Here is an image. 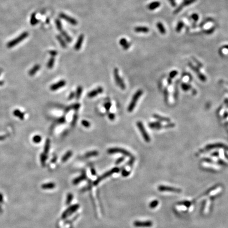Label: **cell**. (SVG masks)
I'll return each instance as SVG.
<instances>
[{
	"label": "cell",
	"mask_w": 228,
	"mask_h": 228,
	"mask_svg": "<svg viewBox=\"0 0 228 228\" xmlns=\"http://www.w3.org/2000/svg\"><path fill=\"white\" fill-rule=\"evenodd\" d=\"M142 93H143V91H142V90L141 89L138 90L136 92H135V94L132 97L131 102H130L129 105H128L127 108V110L128 112H131L133 111L134 109L135 108V107H136L137 101H138V99L141 97V96L142 95Z\"/></svg>",
	"instance_id": "cell-1"
},
{
	"label": "cell",
	"mask_w": 228,
	"mask_h": 228,
	"mask_svg": "<svg viewBox=\"0 0 228 228\" xmlns=\"http://www.w3.org/2000/svg\"><path fill=\"white\" fill-rule=\"evenodd\" d=\"M73 152L72 151H67L66 153H65V154L63 156H62V159H61V161L62 162H67L70 158H71V156L73 155Z\"/></svg>",
	"instance_id": "cell-21"
},
{
	"label": "cell",
	"mask_w": 228,
	"mask_h": 228,
	"mask_svg": "<svg viewBox=\"0 0 228 228\" xmlns=\"http://www.w3.org/2000/svg\"><path fill=\"white\" fill-rule=\"evenodd\" d=\"M122 175H123V176H124V177H126V176H128V175H129L130 174V172H128V171H127V170H125V169H123V170H122Z\"/></svg>",
	"instance_id": "cell-46"
},
{
	"label": "cell",
	"mask_w": 228,
	"mask_h": 228,
	"mask_svg": "<svg viewBox=\"0 0 228 228\" xmlns=\"http://www.w3.org/2000/svg\"><path fill=\"white\" fill-rule=\"evenodd\" d=\"M160 6L161 3L159 1H154L147 5V9L151 11H153L159 8Z\"/></svg>",
	"instance_id": "cell-16"
},
{
	"label": "cell",
	"mask_w": 228,
	"mask_h": 228,
	"mask_svg": "<svg viewBox=\"0 0 228 228\" xmlns=\"http://www.w3.org/2000/svg\"><path fill=\"white\" fill-rule=\"evenodd\" d=\"M168 1L169 2L170 5H172L173 7H175V6H176V4L175 0H168Z\"/></svg>",
	"instance_id": "cell-51"
},
{
	"label": "cell",
	"mask_w": 228,
	"mask_h": 228,
	"mask_svg": "<svg viewBox=\"0 0 228 228\" xmlns=\"http://www.w3.org/2000/svg\"><path fill=\"white\" fill-rule=\"evenodd\" d=\"M153 116L156 119H158L159 120H161V122H169V121H170V119H168V118L164 117L161 116H160L159 115H156V114H155V115H154Z\"/></svg>",
	"instance_id": "cell-34"
},
{
	"label": "cell",
	"mask_w": 228,
	"mask_h": 228,
	"mask_svg": "<svg viewBox=\"0 0 228 228\" xmlns=\"http://www.w3.org/2000/svg\"><path fill=\"white\" fill-rule=\"evenodd\" d=\"M60 33H61V34L62 35V36L64 38V39L66 40V41L67 42H68V43H70L71 41H72V40H73L72 38H71L70 35L65 30H62L61 31H60Z\"/></svg>",
	"instance_id": "cell-22"
},
{
	"label": "cell",
	"mask_w": 228,
	"mask_h": 228,
	"mask_svg": "<svg viewBox=\"0 0 228 228\" xmlns=\"http://www.w3.org/2000/svg\"><path fill=\"white\" fill-rule=\"evenodd\" d=\"M73 195L71 193H69L67 195V197L66 204L69 205L70 204V203L71 202V201H73Z\"/></svg>",
	"instance_id": "cell-37"
},
{
	"label": "cell",
	"mask_w": 228,
	"mask_h": 228,
	"mask_svg": "<svg viewBox=\"0 0 228 228\" xmlns=\"http://www.w3.org/2000/svg\"><path fill=\"white\" fill-rule=\"evenodd\" d=\"M54 62H55V59H54V57L51 56L50 59L49 60L48 63H47V67L48 69H52L54 66Z\"/></svg>",
	"instance_id": "cell-30"
},
{
	"label": "cell",
	"mask_w": 228,
	"mask_h": 228,
	"mask_svg": "<svg viewBox=\"0 0 228 228\" xmlns=\"http://www.w3.org/2000/svg\"><path fill=\"white\" fill-rule=\"evenodd\" d=\"M79 208V204H75L72 206H70L65 212H64L62 215V218L65 219L67 217L70 216L75 213Z\"/></svg>",
	"instance_id": "cell-7"
},
{
	"label": "cell",
	"mask_w": 228,
	"mask_h": 228,
	"mask_svg": "<svg viewBox=\"0 0 228 228\" xmlns=\"http://www.w3.org/2000/svg\"><path fill=\"white\" fill-rule=\"evenodd\" d=\"M111 107V104L110 102H107L104 104V107L107 111H109Z\"/></svg>",
	"instance_id": "cell-42"
},
{
	"label": "cell",
	"mask_w": 228,
	"mask_h": 228,
	"mask_svg": "<svg viewBox=\"0 0 228 228\" xmlns=\"http://www.w3.org/2000/svg\"><path fill=\"white\" fill-rule=\"evenodd\" d=\"M214 31H215V28H214V27H212V28H210V29H209L208 30L206 31L205 32V33H206V34H211L212 32H213Z\"/></svg>",
	"instance_id": "cell-50"
},
{
	"label": "cell",
	"mask_w": 228,
	"mask_h": 228,
	"mask_svg": "<svg viewBox=\"0 0 228 228\" xmlns=\"http://www.w3.org/2000/svg\"><path fill=\"white\" fill-rule=\"evenodd\" d=\"M91 174L92 175H95L96 174V170H95V169L94 168H91Z\"/></svg>",
	"instance_id": "cell-52"
},
{
	"label": "cell",
	"mask_w": 228,
	"mask_h": 228,
	"mask_svg": "<svg viewBox=\"0 0 228 228\" xmlns=\"http://www.w3.org/2000/svg\"><path fill=\"white\" fill-rule=\"evenodd\" d=\"M28 36V33L27 32H23L22 34H20L18 37L8 42V44H7V47L8 48H11L12 47H14L17 45L19 44L20 42L22 41L23 40L26 39Z\"/></svg>",
	"instance_id": "cell-2"
},
{
	"label": "cell",
	"mask_w": 228,
	"mask_h": 228,
	"mask_svg": "<svg viewBox=\"0 0 228 228\" xmlns=\"http://www.w3.org/2000/svg\"><path fill=\"white\" fill-rule=\"evenodd\" d=\"M84 40V35L83 34H81L77 40V42L75 45L74 48L76 51H78L81 49L82 45L83 44V41Z\"/></svg>",
	"instance_id": "cell-14"
},
{
	"label": "cell",
	"mask_w": 228,
	"mask_h": 228,
	"mask_svg": "<svg viewBox=\"0 0 228 228\" xmlns=\"http://www.w3.org/2000/svg\"><path fill=\"white\" fill-rule=\"evenodd\" d=\"M50 140L49 138L47 139L45 142V145L44 147V153L46 154H48L50 149Z\"/></svg>",
	"instance_id": "cell-27"
},
{
	"label": "cell",
	"mask_w": 228,
	"mask_h": 228,
	"mask_svg": "<svg viewBox=\"0 0 228 228\" xmlns=\"http://www.w3.org/2000/svg\"><path fill=\"white\" fill-rule=\"evenodd\" d=\"M41 140H42L41 136H40V135H35V136H34L32 138L33 141L34 142V143H36V144L39 143V142H40L41 141Z\"/></svg>",
	"instance_id": "cell-36"
},
{
	"label": "cell",
	"mask_w": 228,
	"mask_h": 228,
	"mask_svg": "<svg viewBox=\"0 0 228 228\" xmlns=\"http://www.w3.org/2000/svg\"><path fill=\"white\" fill-rule=\"evenodd\" d=\"M39 22V20L36 18V16H35V14L33 13L31 16V19H30V23L32 25L34 26L36 25Z\"/></svg>",
	"instance_id": "cell-29"
},
{
	"label": "cell",
	"mask_w": 228,
	"mask_h": 228,
	"mask_svg": "<svg viewBox=\"0 0 228 228\" xmlns=\"http://www.w3.org/2000/svg\"><path fill=\"white\" fill-rule=\"evenodd\" d=\"M66 84V81L65 80H61L58 82L52 84L51 86L50 87V89L51 91H56L59 90L61 88H62L64 86H65Z\"/></svg>",
	"instance_id": "cell-9"
},
{
	"label": "cell",
	"mask_w": 228,
	"mask_h": 228,
	"mask_svg": "<svg viewBox=\"0 0 228 228\" xmlns=\"http://www.w3.org/2000/svg\"><path fill=\"white\" fill-rule=\"evenodd\" d=\"M56 40L58 41V42H59V43L60 44V46H61V47H62V48H63V49H66V48H67V46L66 42H65V40H63V39L60 36V35H56Z\"/></svg>",
	"instance_id": "cell-19"
},
{
	"label": "cell",
	"mask_w": 228,
	"mask_h": 228,
	"mask_svg": "<svg viewBox=\"0 0 228 228\" xmlns=\"http://www.w3.org/2000/svg\"><path fill=\"white\" fill-rule=\"evenodd\" d=\"M108 118L109 119V120L112 121L115 118V113H109L108 114Z\"/></svg>",
	"instance_id": "cell-45"
},
{
	"label": "cell",
	"mask_w": 228,
	"mask_h": 228,
	"mask_svg": "<svg viewBox=\"0 0 228 228\" xmlns=\"http://www.w3.org/2000/svg\"><path fill=\"white\" fill-rule=\"evenodd\" d=\"M3 84V82H2V81H0V86L2 85Z\"/></svg>",
	"instance_id": "cell-55"
},
{
	"label": "cell",
	"mask_w": 228,
	"mask_h": 228,
	"mask_svg": "<svg viewBox=\"0 0 228 228\" xmlns=\"http://www.w3.org/2000/svg\"><path fill=\"white\" fill-rule=\"evenodd\" d=\"M99 154V153L97 151H92L90 152H88L84 154V157L86 158H91V157L96 156Z\"/></svg>",
	"instance_id": "cell-26"
},
{
	"label": "cell",
	"mask_w": 228,
	"mask_h": 228,
	"mask_svg": "<svg viewBox=\"0 0 228 228\" xmlns=\"http://www.w3.org/2000/svg\"><path fill=\"white\" fill-rule=\"evenodd\" d=\"M13 114L14 115L19 118V119H21V120H23L24 118V113L21 112L20 110H19V109H16L13 111Z\"/></svg>",
	"instance_id": "cell-24"
},
{
	"label": "cell",
	"mask_w": 228,
	"mask_h": 228,
	"mask_svg": "<svg viewBox=\"0 0 228 228\" xmlns=\"http://www.w3.org/2000/svg\"><path fill=\"white\" fill-rule=\"evenodd\" d=\"M74 97H75V93L74 92H71L70 94H69V96H68V100L70 101V100H72L74 98Z\"/></svg>",
	"instance_id": "cell-47"
},
{
	"label": "cell",
	"mask_w": 228,
	"mask_h": 228,
	"mask_svg": "<svg viewBox=\"0 0 228 228\" xmlns=\"http://www.w3.org/2000/svg\"><path fill=\"white\" fill-rule=\"evenodd\" d=\"M136 124H137V126L138 128V130H139L144 140L146 142H149L151 141V138H150V137H149L148 134L147 133L144 125L142 124V123L141 122H139V121H138V122H137Z\"/></svg>",
	"instance_id": "cell-6"
},
{
	"label": "cell",
	"mask_w": 228,
	"mask_h": 228,
	"mask_svg": "<svg viewBox=\"0 0 228 228\" xmlns=\"http://www.w3.org/2000/svg\"><path fill=\"white\" fill-rule=\"evenodd\" d=\"M82 90H83V88L81 86H78L77 88L76 91L75 93V97L77 100L80 99V98L82 95Z\"/></svg>",
	"instance_id": "cell-25"
},
{
	"label": "cell",
	"mask_w": 228,
	"mask_h": 228,
	"mask_svg": "<svg viewBox=\"0 0 228 228\" xmlns=\"http://www.w3.org/2000/svg\"><path fill=\"white\" fill-rule=\"evenodd\" d=\"M119 171H120V169L119 168H118V167H115V168H112L111 170L108 171V172H107L106 173H104L103 175H102V176H100L99 177H98V179L94 182V185L98 184L101 181L103 180L104 179H106V178H107V177L112 175L114 173L119 172Z\"/></svg>",
	"instance_id": "cell-5"
},
{
	"label": "cell",
	"mask_w": 228,
	"mask_h": 228,
	"mask_svg": "<svg viewBox=\"0 0 228 228\" xmlns=\"http://www.w3.org/2000/svg\"><path fill=\"white\" fill-rule=\"evenodd\" d=\"M55 23L56 25V27L59 31H61L63 30L62 25L61 22V21L59 19H56L55 20Z\"/></svg>",
	"instance_id": "cell-31"
},
{
	"label": "cell",
	"mask_w": 228,
	"mask_h": 228,
	"mask_svg": "<svg viewBox=\"0 0 228 228\" xmlns=\"http://www.w3.org/2000/svg\"><path fill=\"white\" fill-rule=\"evenodd\" d=\"M158 204H159V201L157 200H154L153 202H152L150 203V204H149V207H150L151 208L154 209V208H156V206L158 205Z\"/></svg>",
	"instance_id": "cell-40"
},
{
	"label": "cell",
	"mask_w": 228,
	"mask_h": 228,
	"mask_svg": "<svg viewBox=\"0 0 228 228\" xmlns=\"http://www.w3.org/2000/svg\"><path fill=\"white\" fill-rule=\"evenodd\" d=\"M158 190L161 192H175V193H180L181 190L179 189H177L172 187H168L161 185L159 188Z\"/></svg>",
	"instance_id": "cell-11"
},
{
	"label": "cell",
	"mask_w": 228,
	"mask_h": 228,
	"mask_svg": "<svg viewBox=\"0 0 228 228\" xmlns=\"http://www.w3.org/2000/svg\"><path fill=\"white\" fill-rule=\"evenodd\" d=\"M156 26H157V27H158V30H159V32L161 33V34L164 35L166 33V28L162 22H158L156 23Z\"/></svg>",
	"instance_id": "cell-18"
},
{
	"label": "cell",
	"mask_w": 228,
	"mask_h": 228,
	"mask_svg": "<svg viewBox=\"0 0 228 228\" xmlns=\"http://www.w3.org/2000/svg\"><path fill=\"white\" fill-rule=\"evenodd\" d=\"M191 19H192V20H193L194 22H197V21H198V19H199V16H198V14H197V13H193V14H192V15H191Z\"/></svg>",
	"instance_id": "cell-39"
},
{
	"label": "cell",
	"mask_w": 228,
	"mask_h": 228,
	"mask_svg": "<svg viewBox=\"0 0 228 228\" xmlns=\"http://www.w3.org/2000/svg\"><path fill=\"white\" fill-rule=\"evenodd\" d=\"M177 74V71L174 70V71H172V72H171V73H170L169 76H170V77H171V78H173V77H174Z\"/></svg>",
	"instance_id": "cell-49"
},
{
	"label": "cell",
	"mask_w": 228,
	"mask_h": 228,
	"mask_svg": "<svg viewBox=\"0 0 228 228\" xmlns=\"http://www.w3.org/2000/svg\"><path fill=\"white\" fill-rule=\"evenodd\" d=\"M134 31L137 33H146L149 31V28L146 26H136L134 28Z\"/></svg>",
	"instance_id": "cell-17"
},
{
	"label": "cell",
	"mask_w": 228,
	"mask_h": 228,
	"mask_svg": "<svg viewBox=\"0 0 228 228\" xmlns=\"http://www.w3.org/2000/svg\"><path fill=\"white\" fill-rule=\"evenodd\" d=\"M134 225L136 227H151L153 225V222L150 221H135L134 222Z\"/></svg>",
	"instance_id": "cell-12"
},
{
	"label": "cell",
	"mask_w": 228,
	"mask_h": 228,
	"mask_svg": "<svg viewBox=\"0 0 228 228\" xmlns=\"http://www.w3.org/2000/svg\"><path fill=\"white\" fill-rule=\"evenodd\" d=\"M184 25V24L183 21H179L177 24L176 26V31L177 32H180L182 28H183Z\"/></svg>",
	"instance_id": "cell-32"
},
{
	"label": "cell",
	"mask_w": 228,
	"mask_h": 228,
	"mask_svg": "<svg viewBox=\"0 0 228 228\" xmlns=\"http://www.w3.org/2000/svg\"><path fill=\"white\" fill-rule=\"evenodd\" d=\"M113 76L115 78V82L117 85L122 90H125L126 89V86L123 81V79L120 77L119 74V70L117 68L113 69Z\"/></svg>",
	"instance_id": "cell-3"
},
{
	"label": "cell",
	"mask_w": 228,
	"mask_h": 228,
	"mask_svg": "<svg viewBox=\"0 0 228 228\" xmlns=\"http://www.w3.org/2000/svg\"><path fill=\"white\" fill-rule=\"evenodd\" d=\"M49 53L50 54V55H51V56L54 57V56H56L57 54H58V52H57L56 50H50L49 51Z\"/></svg>",
	"instance_id": "cell-44"
},
{
	"label": "cell",
	"mask_w": 228,
	"mask_h": 228,
	"mask_svg": "<svg viewBox=\"0 0 228 228\" xmlns=\"http://www.w3.org/2000/svg\"><path fill=\"white\" fill-rule=\"evenodd\" d=\"M40 66L39 65H35L29 71V72H28V75H29L31 76H32L33 75H34L35 74L37 73V71L40 70Z\"/></svg>",
	"instance_id": "cell-20"
},
{
	"label": "cell",
	"mask_w": 228,
	"mask_h": 228,
	"mask_svg": "<svg viewBox=\"0 0 228 228\" xmlns=\"http://www.w3.org/2000/svg\"><path fill=\"white\" fill-rule=\"evenodd\" d=\"M222 48L223 49H227L228 50V45H224L223 46H222Z\"/></svg>",
	"instance_id": "cell-53"
},
{
	"label": "cell",
	"mask_w": 228,
	"mask_h": 228,
	"mask_svg": "<svg viewBox=\"0 0 228 228\" xmlns=\"http://www.w3.org/2000/svg\"><path fill=\"white\" fill-rule=\"evenodd\" d=\"M59 17L61 19H62L66 21L67 22L70 23V24L73 25H77L78 24V21L77 20L74 19L73 17H71L67 14L63 13H60L59 14Z\"/></svg>",
	"instance_id": "cell-8"
},
{
	"label": "cell",
	"mask_w": 228,
	"mask_h": 228,
	"mask_svg": "<svg viewBox=\"0 0 228 228\" xmlns=\"http://www.w3.org/2000/svg\"><path fill=\"white\" fill-rule=\"evenodd\" d=\"M197 0H184L183 2L181 4V5L178 7L177 9H176L174 11V14H177L179 12H180L184 8V6H187L188 5H191L192 3H195Z\"/></svg>",
	"instance_id": "cell-10"
},
{
	"label": "cell",
	"mask_w": 228,
	"mask_h": 228,
	"mask_svg": "<svg viewBox=\"0 0 228 228\" xmlns=\"http://www.w3.org/2000/svg\"><path fill=\"white\" fill-rule=\"evenodd\" d=\"M66 122V118L65 116L61 117L57 120V123L58 124H64Z\"/></svg>",
	"instance_id": "cell-43"
},
{
	"label": "cell",
	"mask_w": 228,
	"mask_h": 228,
	"mask_svg": "<svg viewBox=\"0 0 228 228\" xmlns=\"http://www.w3.org/2000/svg\"><path fill=\"white\" fill-rule=\"evenodd\" d=\"M86 179V174L84 173H82V174L81 176H79L77 178H76V179L73 181V183L76 185V184L79 183L80 182H81L83 180H84Z\"/></svg>",
	"instance_id": "cell-23"
},
{
	"label": "cell",
	"mask_w": 228,
	"mask_h": 228,
	"mask_svg": "<svg viewBox=\"0 0 228 228\" xmlns=\"http://www.w3.org/2000/svg\"><path fill=\"white\" fill-rule=\"evenodd\" d=\"M107 152L108 154H122L126 156L130 157L131 158H133L132 154L128 151L126 150L125 149L121 148H118V147H115V148H111L108 149Z\"/></svg>",
	"instance_id": "cell-4"
},
{
	"label": "cell",
	"mask_w": 228,
	"mask_h": 228,
	"mask_svg": "<svg viewBox=\"0 0 228 228\" xmlns=\"http://www.w3.org/2000/svg\"><path fill=\"white\" fill-rule=\"evenodd\" d=\"M5 139V137L3 136H0V140H3Z\"/></svg>",
	"instance_id": "cell-54"
},
{
	"label": "cell",
	"mask_w": 228,
	"mask_h": 228,
	"mask_svg": "<svg viewBox=\"0 0 228 228\" xmlns=\"http://www.w3.org/2000/svg\"><path fill=\"white\" fill-rule=\"evenodd\" d=\"M77 120H78V115L77 113H75L73 117L72 121H71V125L73 126H75V125L76 124Z\"/></svg>",
	"instance_id": "cell-41"
},
{
	"label": "cell",
	"mask_w": 228,
	"mask_h": 228,
	"mask_svg": "<svg viewBox=\"0 0 228 228\" xmlns=\"http://www.w3.org/2000/svg\"><path fill=\"white\" fill-rule=\"evenodd\" d=\"M80 106H81L80 104H79V103L74 104L73 105H71L70 107H69L67 108L66 111H67V112H68V111H69L70 110H71V109H74V110H78L80 108Z\"/></svg>",
	"instance_id": "cell-28"
},
{
	"label": "cell",
	"mask_w": 228,
	"mask_h": 228,
	"mask_svg": "<svg viewBox=\"0 0 228 228\" xmlns=\"http://www.w3.org/2000/svg\"><path fill=\"white\" fill-rule=\"evenodd\" d=\"M119 45L122 47L124 50H128L131 46V43H130L126 39L124 38H122L119 40Z\"/></svg>",
	"instance_id": "cell-15"
},
{
	"label": "cell",
	"mask_w": 228,
	"mask_h": 228,
	"mask_svg": "<svg viewBox=\"0 0 228 228\" xmlns=\"http://www.w3.org/2000/svg\"><path fill=\"white\" fill-rule=\"evenodd\" d=\"M103 91H104V89L102 87H98L96 89H95L94 90H92L91 91H90L89 92H88L87 94V96H88V97H89L90 98H94V97H96V96L98 95L99 94H102L103 92Z\"/></svg>",
	"instance_id": "cell-13"
},
{
	"label": "cell",
	"mask_w": 228,
	"mask_h": 228,
	"mask_svg": "<svg viewBox=\"0 0 228 228\" xmlns=\"http://www.w3.org/2000/svg\"><path fill=\"white\" fill-rule=\"evenodd\" d=\"M55 187V184L53 183H46L42 185V188L44 189H52Z\"/></svg>",
	"instance_id": "cell-33"
},
{
	"label": "cell",
	"mask_w": 228,
	"mask_h": 228,
	"mask_svg": "<svg viewBox=\"0 0 228 228\" xmlns=\"http://www.w3.org/2000/svg\"><path fill=\"white\" fill-rule=\"evenodd\" d=\"M81 124L86 128H89L91 125L90 122L86 120H82L81 121Z\"/></svg>",
	"instance_id": "cell-38"
},
{
	"label": "cell",
	"mask_w": 228,
	"mask_h": 228,
	"mask_svg": "<svg viewBox=\"0 0 228 228\" xmlns=\"http://www.w3.org/2000/svg\"><path fill=\"white\" fill-rule=\"evenodd\" d=\"M124 160H125V158H124V157H121V158H120L117 160V161H116V164H119L123 162L124 161Z\"/></svg>",
	"instance_id": "cell-48"
},
{
	"label": "cell",
	"mask_w": 228,
	"mask_h": 228,
	"mask_svg": "<svg viewBox=\"0 0 228 228\" xmlns=\"http://www.w3.org/2000/svg\"><path fill=\"white\" fill-rule=\"evenodd\" d=\"M47 159V155L44 153H42L40 155V160H41V162L42 163V164L43 165H45V163L46 162V160Z\"/></svg>",
	"instance_id": "cell-35"
}]
</instances>
